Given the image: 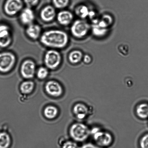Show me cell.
Masks as SVG:
<instances>
[{"instance_id": "obj_12", "label": "cell", "mask_w": 148, "mask_h": 148, "mask_svg": "<svg viewBox=\"0 0 148 148\" xmlns=\"http://www.w3.org/2000/svg\"><path fill=\"white\" fill-rule=\"evenodd\" d=\"M56 15V10L51 5H47L41 10L40 16L44 21L49 22L54 19Z\"/></svg>"}, {"instance_id": "obj_26", "label": "cell", "mask_w": 148, "mask_h": 148, "mask_svg": "<svg viewBox=\"0 0 148 148\" xmlns=\"http://www.w3.org/2000/svg\"><path fill=\"white\" fill-rule=\"evenodd\" d=\"M106 32V29L103 28L98 25L94 26L93 32L97 36H102L105 34Z\"/></svg>"}, {"instance_id": "obj_23", "label": "cell", "mask_w": 148, "mask_h": 148, "mask_svg": "<svg viewBox=\"0 0 148 148\" xmlns=\"http://www.w3.org/2000/svg\"><path fill=\"white\" fill-rule=\"evenodd\" d=\"M12 38L11 35L6 37L0 38V47L5 48L8 47L11 44Z\"/></svg>"}, {"instance_id": "obj_16", "label": "cell", "mask_w": 148, "mask_h": 148, "mask_svg": "<svg viewBox=\"0 0 148 148\" xmlns=\"http://www.w3.org/2000/svg\"><path fill=\"white\" fill-rule=\"evenodd\" d=\"M117 50L119 54L124 57H127L130 53V46L125 43H119L117 46Z\"/></svg>"}, {"instance_id": "obj_9", "label": "cell", "mask_w": 148, "mask_h": 148, "mask_svg": "<svg viewBox=\"0 0 148 148\" xmlns=\"http://www.w3.org/2000/svg\"><path fill=\"white\" fill-rule=\"evenodd\" d=\"M73 112L78 119H85L90 114V109L88 106L82 103H78L74 106Z\"/></svg>"}, {"instance_id": "obj_2", "label": "cell", "mask_w": 148, "mask_h": 148, "mask_svg": "<svg viewBox=\"0 0 148 148\" xmlns=\"http://www.w3.org/2000/svg\"><path fill=\"white\" fill-rule=\"evenodd\" d=\"M69 133L71 137L74 140L82 143L88 140L91 134V130L86 125L77 123L72 125Z\"/></svg>"}, {"instance_id": "obj_25", "label": "cell", "mask_w": 148, "mask_h": 148, "mask_svg": "<svg viewBox=\"0 0 148 148\" xmlns=\"http://www.w3.org/2000/svg\"><path fill=\"white\" fill-rule=\"evenodd\" d=\"M49 72L45 67H40L37 72L38 77L40 79H44L47 76Z\"/></svg>"}, {"instance_id": "obj_22", "label": "cell", "mask_w": 148, "mask_h": 148, "mask_svg": "<svg viewBox=\"0 0 148 148\" xmlns=\"http://www.w3.org/2000/svg\"><path fill=\"white\" fill-rule=\"evenodd\" d=\"M70 0H53L54 6L56 8L62 9L67 7Z\"/></svg>"}, {"instance_id": "obj_24", "label": "cell", "mask_w": 148, "mask_h": 148, "mask_svg": "<svg viewBox=\"0 0 148 148\" xmlns=\"http://www.w3.org/2000/svg\"><path fill=\"white\" fill-rule=\"evenodd\" d=\"M10 35L11 34L9 27L5 25H0V38L6 37Z\"/></svg>"}, {"instance_id": "obj_11", "label": "cell", "mask_w": 148, "mask_h": 148, "mask_svg": "<svg viewBox=\"0 0 148 148\" xmlns=\"http://www.w3.org/2000/svg\"><path fill=\"white\" fill-rule=\"evenodd\" d=\"M34 12L30 8L27 7L21 12L20 16V21L22 24L29 25L33 24L35 19Z\"/></svg>"}, {"instance_id": "obj_19", "label": "cell", "mask_w": 148, "mask_h": 148, "mask_svg": "<svg viewBox=\"0 0 148 148\" xmlns=\"http://www.w3.org/2000/svg\"><path fill=\"white\" fill-rule=\"evenodd\" d=\"M58 110L56 107L53 106H49L45 109L44 115L46 118L49 119L54 118L57 115Z\"/></svg>"}, {"instance_id": "obj_8", "label": "cell", "mask_w": 148, "mask_h": 148, "mask_svg": "<svg viewBox=\"0 0 148 148\" xmlns=\"http://www.w3.org/2000/svg\"><path fill=\"white\" fill-rule=\"evenodd\" d=\"M20 71L23 77L27 79L33 78L36 71L35 63L32 60H26L22 64Z\"/></svg>"}, {"instance_id": "obj_6", "label": "cell", "mask_w": 148, "mask_h": 148, "mask_svg": "<svg viewBox=\"0 0 148 148\" xmlns=\"http://www.w3.org/2000/svg\"><path fill=\"white\" fill-rule=\"evenodd\" d=\"M90 26L86 22L82 20H77L73 23L71 28L72 35L77 38L85 37L89 32Z\"/></svg>"}, {"instance_id": "obj_30", "label": "cell", "mask_w": 148, "mask_h": 148, "mask_svg": "<svg viewBox=\"0 0 148 148\" xmlns=\"http://www.w3.org/2000/svg\"><path fill=\"white\" fill-rule=\"evenodd\" d=\"M80 148H104L100 147L96 145H94L91 143H86L80 147Z\"/></svg>"}, {"instance_id": "obj_18", "label": "cell", "mask_w": 148, "mask_h": 148, "mask_svg": "<svg viewBox=\"0 0 148 148\" xmlns=\"http://www.w3.org/2000/svg\"><path fill=\"white\" fill-rule=\"evenodd\" d=\"M11 140L9 135L5 132L0 133V148H8Z\"/></svg>"}, {"instance_id": "obj_13", "label": "cell", "mask_w": 148, "mask_h": 148, "mask_svg": "<svg viewBox=\"0 0 148 148\" xmlns=\"http://www.w3.org/2000/svg\"><path fill=\"white\" fill-rule=\"evenodd\" d=\"M73 18V14L70 11H62L57 14V19L59 24L64 26L69 25L70 24Z\"/></svg>"}, {"instance_id": "obj_28", "label": "cell", "mask_w": 148, "mask_h": 148, "mask_svg": "<svg viewBox=\"0 0 148 148\" xmlns=\"http://www.w3.org/2000/svg\"><path fill=\"white\" fill-rule=\"evenodd\" d=\"M63 148H80V147L75 142L68 141L64 143Z\"/></svg>"}, {"instance_id": "obj_10", "label": "cell", "mask_w": 148, "mask_h": 148, "mask_svg": "<svg viewBox=\"0 0 148 148\" xmlns=\"http://www.w3.org/2000/svg\"><path fill=\"white\" fill-rule=\"evenodd\" d=\"M45 89L49 95L53 97L60 96L63 92L62 86L58 83L54 81L48 82L45 86Z\"/></svg>"}, {"instance_id": "obj_4", "label": "cell", "mask_w": 148, "mask_h": 148, "mask_svg": "<svg viewBox=\"0 0 148 148\" xmlns=\"http://www.w3.org/2000/svg\"><path fill=\"white\" fill-rule=\"evenodd\" d=\"M16 58L10 52L0 53V72L7 73L11 71L15 64Z\"/></svg>"}, {"instance_id": "obj_3", "label": "cell", "mask_w": 148, "mask_h": 148, "mask_svg": "<svg viewBox=\"0 0 148 148\" xmlns=\"http://www.w3.org/2000/svg\"><path fill=\"white\" fill-rule=\"evenodd\" d=\"M91 134L96 144L105 148L111 145L114 140L113 136L109 132L101 130L98 127H94L91 130Z\"/></svg>"}, {"instance_id": "obj_1", "label": "cell", "mask_w": 148, "mask_h": 148, "mask_svg": "<svg viewBox=\"0 0 148 148\" xmlns=\"http://www.w3.org/2000/svg\"><path fill=\"white\" fill-rule=\"evenodd\" d=\"M69 41L67 33L60 30H47L42 34L40 38L43 45L53 49H63L67 45Z\"/></svg>"}, {"instance_id": "obj_27", "label": "cell", "mask_w": 148, "mask_h": 148, "mask_svg": "<svg viewBox=\"0 0 148 148\" xmlns=\"http://www.w3.org/2000/svg\"><path fill=\"white\" fill-rule=\"evenodd\" d=\"M140 148H148V133L145 134L140 141Z\"/></svg>"}, {"instance_id": "obj_17", "label": "cell", "mask_w": 148, "mask_h": 148, "mask_svg": "<svg viewBox=\"0 0 148 148\" xmlns=\"http://www.w3.org/2000/svg\"><path fill=\"white\" fill-rule=\"evenodd\" d=\"M82 57V52L78 50H74L69 53V59L71 63L76 64L81 61Z\"/></svg>"}, {"instance_id": "obj_29", "label": "cell", "mask_w": 148, "mask_h": 148, "mask_svg": "<svg viewBox=\"0 0 148 148\" xmlns=\"http://www.w3.org/2000/svg\"><path fill=\"white\" fill-rule=\"evenodd\" d=\"M24 1L27 7L31 8L37 5L38 3L39 0H24Z\"/></svg>"}, {"instance_id": "obj_21", "label": "cell", "mask_w": 148, "mask_h": 148, "mask_svg": "<svg viewBox=\"0 0 148 148\" xmlns=\"http://www.w3.org/2000/svg\"><path fill=\"white\" fill-rule=\"evenodd\" d=\"M75 13L78 16L82 18H85L88 15L89 11L86 6L81 5L75 9Z\"/></svg>"}, {"instance_id": "obj_5", "label": "cell", "mask_w": 148, "mask_h": 148, "mask_svg": "<svg viewBox=\"0 0 148 148\" xmlns=\"http://www.w3.org/2000/svg\"><path fill=\"white\" fill-rule=\"evenodd\" d=\"M62 61L61 55L59 52L50 50L46 52L44 58V63L46 67L53 70L58 67Z\"/></svg>"}, {"instance_id": "obj_7", "label": "cell", "mask_w": 148, "mask_h": 148, "mask_svg": "<svg viewBox=\"0 0 148 148\" xmlns=\"http://www.w3.org/2000/svg\"><path fill=\"white\" fill-rule=\"evenodd\" d=\"M23 4L22 0H7L4 5V10L7 15H15L21 11Z\"/></svg>"}, {"instance_id": "obj_31", "label": "cell", "mask_w": 148, "mask_h": 148, "mask_svg": "<svg viewBox=\"0 0 148 148\" xmlns=\"http://www.w3.org/2000/svg\"><path fill=\"white\" fill-rule=\"evenodd\" d=\"M84 62L86 64H89L91 62V58L89 55H85L84 57Z\"/></svg>"}, {"instance_id": "obj_15", "label": "cell", "mask_w": 148, "mask_h": 148, "mask_svg": "<svg viewBox=\"0 0 148 148\" xmlns=\"http://www.w3.org/2000/svg\"><path fill=\"white\" fill-rule=\"evenodd\" d=\"M136 115L139 118L142 120L148 119V103H141L138 104L136 109Z\"/></svg>"}, {"instance_id": "obj_14", "label": "cell", "mask_w": 148, "mask_h": 148, "mask_svg": "<svg viewBox=\"0 0 148 148\" xmlns=\"http://www.w3.org/2000/svg\"><path fill=\"white\" fill-rule=\"evenodd\" d=\"M41 29L38 25L32 24L28 25L26 29V33L30 38L36 40L40 36Z\"/></svg>"}, {"instance_id": "obj_20", "label": "cell", "mask_w": 148, "mask_h": 148, "mask_svg": "<svg viewBox=\"0 0 148 148\" xmlns=\"http://www.w3.org/2000/svg\"><path fill=\"white\" fill-rule=\"evenodd\" d=\"M34 86V83L31 81H27L21 84L20 88L23 93L28 94L32 92Z\"/></svg>"}]
</instances>
